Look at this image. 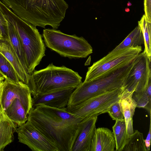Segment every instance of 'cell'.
Instances as JSON below:
<instances>
[{"instance_id":"obj_1","label":"cell","mask_w":151,"mask_h":151,"mask_svg":"<svg viewBox=\"0 0 151 151\" xmlns=\"http://www.w3.org/2000/svg\"><path fill=\"white\" fill-rule=\"evenodd\" d=\"M82 120L66 107L59 109L40 104L32 108L27 121L55 143L60 151H71Z\"/></svg>"},{"instance_id":"obj_2","label":"cell","mask_w":151,"mask_h":151,"mask_svg":"<svg viewBox=\"0 0 151 151\" xmlns=\"http://www.w3.org/2000/svg\"><path fill=\"white\" fill-rule=\"evenodd\" d=\"M0 10L14 28L21 41L29 73L31 75L45 56L42 36L36 27L19 17L0 1Z\"/></svg>"},{"instance_id":"obj_3","label":"cell","mask_w":151,"mask_h":151,"mask_svg":"<svg viewBox=\"0 0 151 151\" xmlns=\"http://www.w3.org/2000/svg\"><path fill=\"white\" fill-rule=\"evenodd\" d=\"M82 80L78 72L51 63L45 68L34 70L28 86L33 96L65 88H76L82 83Z\"/></svg>"},{"instance_id":"obj_4","label":"cell","mask_w":151,"mask_h":151,"mask_svg":"<svg viewBox=\"0 0 151 151\" xmlns=\"http://www.w3.org/2000/svg\"><path fill=\"white\" fill-rule=\"evenodd\" d=\"M134 60L93 80L82 82L71 94L67 107L74 106L91 97L122 88Z\"/></svg>"},{"instance_id":"obj_5","label":"cell","mask_w":151,"mask_h":151,"mask_svg":"<svg viewBox=\"0 0 151 151\" xmlns=\"http://www.w3.org/2000/svg\"><path fill=\"white\" fill-rule=\"evenodd\" d=\"M42 37L46 47L64 57L86 58L93 53L92 46L82 37L66 34L60 30L49 28L43 30Z\"/></svg>"},{"instance_id":"obj_6","label":"cell","mask_w":151,"mask_h":151,"mask_svg":"<svg viewBox=\"0 0 151 151\" xmlns=\"http://www.w3.org/2000/svg\"><path fill=\"white\" fill-rule=\"evenodd\" d=\"M122 88H116L89 98L74 106L66 107L70 113L83 120L107 113L114 104L119 101Z\"/></svg>"},{"instance_id":"obj_7","label":"cell","mask_w":151,"mask_h":151,"mask_svg":"<svg viewBox=\"0 0 151 151\" xmlns=\"http://www.w3.org/2000/svg\"><path fill=\"white\" fill-rule=\"evenodd\" d=\"M142 51V47H131L110 52L88 68L85 82L93 80L134 60Z\"/></svg>"},{"instance_id":"obj_8","label":"cell","mask_w":151,"mask_h":151,"mask_svg":"<svg viewBox=\"0 0 151 151\" xmlns=\"http://www.w3.org/2000/svg\"><path fill=\"white\" fill-rule=\"evenodd\" d=\"M151 78V61L143 51L134 59L124 81L121 95L132 96L134 92L144 91Z\"/></svg>"},{"instance_id":"obj_9","label":"cell","mask_w":151,"mask_h":151,"mask_svg":"<svg viewBox=\"0 0 151 151\" xmlns=\"http://www.w3.org/2000/svg\"><path fill=\"white\" fill-rule=\"evenodd\" d=\"M19 99L29 111L32 107V94L28 85L6 76L0 89V106L5 111L12 101Z\"/></svg>"},{"instance_id":"obj_10","label":"cell","mask_w":151,"mask_h":151,"mask_svg":"<svg viewBox=\"0 0 151 151\" xmlns=\"http://www.w3.org/2000/svg\"><path fill=\"white\" fill-rule=\"evenodd\" d=\"M19 142L33 151H60L57 145L36 129L29 121L17 128Z\"/></svg>"},{"instance_id":"obj_11","label":"cell","mask_w":151,"mask_h":151,"mask_svg":"<svg viewBox=\"0 0 151 151\" xmlns=\"http://www.w3.org/2000/svg\"><path fill=\"white\" fill-rule=\"evenodd\" d=\"M75 88H65L33 96L32 108L40 104L59 109L66 107L70 96Z\"/></svg>"},{"instance_id":"obj_12","label":"cell","mask_w":151,"mask_h":151,"mask_svg":"<svg viewBox=\"0 0 151 151\" xmlns=\"http://www.w3.org/2000/svg\"><path fill=\"white\" fill-rule=\"evenodd\" d=\"M98 116L85 119L80 123V130L71 151H90L91 140L96 128Z\"/></svg>"},{"instance_id":"obj_13","label":"cell","mask_w":151,"mask_h":151,"mask_svg":"<svg viewBox=\"0 0 151 151\" xmlns=\"http://www.w3.org/2000/svg\"><path fill=\"white\" fill-rule=\"evenodd\" d=\"M0 53L12 66L19 80L29 86L31 75L24 68L8 39H0Z\"/></svg>"},{"instance_id":"obj_14","label":"cell","mask_w":151,"mask_h":151,"mask_svg":"<svg viewBox=\"0 0 151 151\" xmlns=\"http://www.w3.org/2000/svg\"><path fill=\"white\" fill-rule=\"evenodd\" d=\"M115 142L113 132L105 127L96 128L91 140L90 151H114Z\"/></svg>"},{"instance_id":"obj_15","label":"cell","mask_w":151,"mask_h":151,"mask_svg":"<svg viewBox=\"0 0 151 151\" xmlns=\"http://www.w3.org/2000/svg\"><path fill=\"white\" fill-rule=\"evenodd\" d=\"M17 127L1 108L0 112V151L4 150L5 147L13 141L14 133L17 132Z\"/></svg>"},{"instance_id":"obj_16","label":"cell","mask_w":151,"mask_h":151,"mask_svg":"<svg viewBox=\"0 0 151 151\" xmlns=\"http://www.w3.org/2000/svg\"><path fill=\"white\" fill-rule=\"evenodd\" d=\"M9 119L19 127L27 120L29 111L19 99L14 100L4 111Z\"/></svg>"},{"instance_id":"obj_17","label":"cell","mask_w":151,"mask_h":151,"mask_svg":"<svg viewBox=\"0 0 151 151\" xmlns=\"http://www.w3.org/2000/svg\"><path fill=\"white\" fill-rule=\"evenodd\" d=\"M120 102L126 124L127 133L129 136L134 132L133 117L137 104L131 96H121Z\"/></svg>"},{"instance_id":"obj_18","label":"cell","mask_w":151,"mask_h":151,"mask_svg":"<svg viewBox=\"0 0 151 151\" xmlns=\"http://www.w3.org/2000/svg\"><path fill=\"white\" fill-rule=\"evenodd\" d=\"M7 26L8 40L24 68L29 73L26 65L23 47L18 35L13 26L8 21Z\"/></svg>"},{"instance_id":"obj_19","label":"cell","mask_w":151,"mask_h":151,"mask_svg":"<svg viewBox=\"0 0 151 151\" xmlns=\"http://www.w3.org/2000/svg\"><path fill=\"white\" fill-rule=\"evenodd\" d=\"M142 30L138 25L118 45L110 52H113L126 48L140 46L144 43Z\"/></svg>"},{"instance_id":"obj_20","label":"cell","mask_w":151,"mask_h":151,"mask_svg":"<svg viewBox=\"0 0 151 151\" xmlns=\"http://www.w3.org/2000/svg\"><path fill=\"white\" fill-rule=\"evenodd\" d=\"M112 130L115 142L116 151H122L129 137L124 119L116 121L112 127Z\"/></svg>"},{"instance_id":"obj_21","label":"cell","mask_w":151,"mask_h":151,"mask_svg":"<svg viewBox=\"0 0 151 151\" xmlns=\"http://www.w3.org/2000/svg\"><path fill=\"white\" fill-rule=\"evenodd\" d=\"M3 3L16 14L27 21L29 0H2Z\"/></svg>"},{"instance_id":"obj_22","label":"cell","mask_w":151,"mask_h":151,"mask_svg":"<svg viewBox=\"0 0 151 151\" xmlns=\"http://www.w3.org/2000/svg\"><path fill=\"white\" fill-rule=\"evenodd\" d=\"M122 151H147L143 134L135 130L128 138Z\"/></svg>"},{"instance_id":"obj_23","label":"cell","mask_w":151,"mask_h":151,"mask_svg":"<svg viewBox=\"0 0 151 151\" xmlns=\"http://www.w3.org/2000/svg\"><path fill=\"white\" fill-rule=\"evenodd\" d=\"M142 30L144 41V52L150 61L151 60V22L148 21L144 14L138 22Z\"/></svg>"},{"instance_id":"obj_24","label":"cell","mask_w":151,"mask_h":151,"mask_svg":"<svg viewBox=\"0 0 151 151\" xmlns=\"http://www.w3.org/2000/svg\"><path fill=\"white\" fill-rule=\"evenodd\" d=\"M0 70L6 77L13 81H20L12 66L0 53Z\"/></svg>"},{"instance_id":"obj_25","label":"cell","mask_w":151,"mask_h":151,"mask_svg":"<svg viewBox=\"0 0 151 151\" xmlns=\"http://www.w3.org/2000/svg\"><path fill=\"white\" fill-rule=\"evenodd\" d=\"M119 101L112 106L107 112L113 120H120L124 119Z\"/></svg>"},{"instance_id":"obj_26","label":"cell","mask_w":151,"mask_h":151,"mask_svg":"<svg viewBox=\"0 0 151 151\" xmlns=\"http://www.w3.org/2000/svg\"><path fill=\"white\" fill-rule=\"evenodd\" d=\"M0 35L2 39H8L7 21L0 10Z\"/></svg>"},{"instance_id":"obj_27","label":"cell","mask_w":151,"mask_h":151,"mask_svg":"<svg viewBox=\"0 0 151 151\" xmlns=\"http://www.w3.org/2000/svg\"><path fill=\"white\" fill-rule=\"evenodd\" d=\"M144 9L147 20L151 22V0H144Z\"/></svg>"},{"instance_id":"obj_28","label":"cell","mask_w":151,"mask_h":151,"mask_svg":"<svg viewBox=\"0 0 151 151\" xmlns=\"http://www.w3.org/2000/svg\"><path fill=\"white\" fill-rule=\"evenodd\" d=\"M151 122L150 118V128L149 132L147 134V138L145 139V142L147 151H149L150 145L151 132Z\"/></svg>"},{"instance_id":"obj_29","label":"cell","mask_w":151,"mask_h":151,"mask_svg":"<svg viewBox=\"0 0 151 151\" xmlns=\"http://www.w3.org/2000/svg\"><path fill=\"white\" fill-rule=\"evenodd\" d=\"M5 78L4 77L0 78V89L3 84Z\"/></svg>"},{"instance_id":"obj_30","label":"cell","mask_w":151,"mask_h":151,"mask_svg":"<svg viewBox=\"0 0 151 151\" xmlns=\"http://www.w3.org/2000/svg\"><path fill=\"white\" fill-rule=\"evenodd\" d=\"M6 76L0 70V78H5Z\"/></svg>"},{"instance_id":"obj_31","label":"cell","mask_w":151,"mask_h":151,"mask_svg":"<svg viewBox=\"0 0 151 151\" xmlns=\"http://www.w3.org/2000/svg\"><path fill=\"white\" fill-rule=\"evenodd\" d=\"M2 39V37L1 35H0V39Z\"/></svg>"}]
</instances>
